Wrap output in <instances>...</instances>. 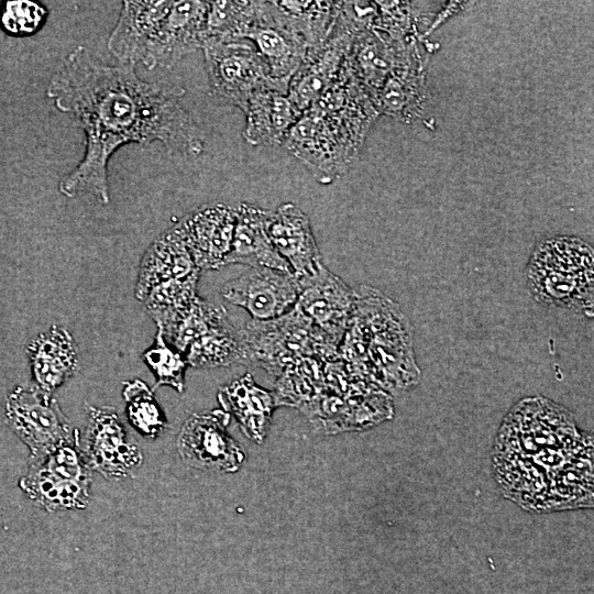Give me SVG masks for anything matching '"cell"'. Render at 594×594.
I'll return each instance as SVG.
<instances>
[{"instance_id":"obj_1","label":"cell","mask_w":594,"mask_h":594,"mask_svg":"<svg viewBox=\"0 0 594 594\" xmlns=\"http://www.w3.org/2000/svg\"><path fill=\"white\" fill-rule=\"evenodd\" d=\"M46 95L86 135L82 158L58 184L66 197L92 195L108 204L109 160L130 143L161 142L168 153L186 157L204 152V133L180 102L184 88L145 81L131 64L100 63L81 45L53 74Z\"/></svg>"},{"instance_id":"obj_2","label":"cell","mask_w":594,"mask_h":594,"mask_svg":"<svg viewBox=\"0 0 594 594\" xmlns=\"http://www.w3.org/2000/svg\"><path fill=\"white\" fill-rule=\"evenodd\" d=\"M493 463L504 494L527 510L592 506L593 439L569 410L547 398L527 397L509 410Z\"/></svg>"},{"instance_id":"obj_3","label":"cell","mask_w":594,"mask_h":594,"mask_svg":"<svg viewBox=\"0 0 594 594\" xmlns=\"http://www.w3.org/2000/svg\"><path fill=\"white\" fill-rule=\"evenodd\" d=\"M338 358L386 393L409 389L420 380L409 319L397 302L371 286L354 290Z\"/></svg>"},{"instance_id":"obj_4","label":"cell","mask_w":594,"mask_h":594,"mask_svg":"<svg viewBox=\"0 0 594 594\" xmlns=\"http://www.w3.org/2000/svg\"><path fill=\"white\" fill-rule=\"evenodd\" d=\"M209 1H123L107 47L121 63L169 69L206 40Z\"/></svg>"},{"instance_id":"obj_5","label":"cell","mask_w":594,"mask_h":594,"mask_svg":"<svg viewBox=\"0 0 594 594\" xmlns=\"http://www.w3.org/2000/svg\"><path fill=\"white\" fill-rule=\"evenodd\" d=\"M164 340L193 367L242 364L240 330L223 306L197 296L189 305L150 315Z\"/></svg>"},{"instance_id":"obj_6","label":"cell","mask_w":594,"mask_h":594,"mask_svg":"<svg viewBox=\"0 0 594 594\" xmlns=\"http://www.w3.org/2000/svg\"><path fill=\"white\" fill-rule=\"evenodd\" d=\"M593 249L583 240L557 237L536 245L527 266L535 299L548 306L592 315Z\"/></svg>"},{"instance_id":"obj_7","label":"cell","mask_w":594,"mask_h":594,"mask_svg":"<svg viewBox=\"0 0 594 594\" xmlns=\"http://www.w3.org/2000/svg\"><path fill=\"white\" fill-rule=\"evenodd\" d=\"M240 336L242 364L258 366L274 376L307 356L326 361L338 358L339 345L295 306L274 319H252L240 330Z\"/></svg>"},{"instance_id":"obj_8","label":"cell","mask_w":594,"mask_h":594,"mask_svg":"<svg viewBox=\"0 0 594 594\" xmlns=\"http://www.w3.org/2000/svg\"><path fill=\"white\" fill-rule=\"evenodd\" d=\"M90 469L77 433L52 452L30 458L19 485L33 503L48 512L82 509L90 499Z\"/></svg>"},{"instance_id":"obj_9","label":"cell","mask_w":594,"mask_h":594,"mask_svg":"<svg viewBox=\"0 0 594 594\" xmlns=\"http://www.w3.org/2000/svg\"><path fill=\"white\" fill-rule=\"evenodd\" d=\"M201 50L212 94L242 111L262 89L288 91L271 77L265 62L246 40L208 42Z\"/></svg>"},{"instance_id":"obj_10","label":"cell","mask_w":594,"mask_h":594,"mask_svg":"<svg viewBox=\"0 0 594 594\" xmlns=\"http://www.w3.org/2000/svg\"><path fill=\"white\" fill-rule=\"evenodd\" d=\"M356 143L358 138L337 120L309 108L289 130L283 146L326 184L345 170Z\"/></svg>"},{"instance_id":"obj_11","label":"cell","mask_w":594,"mask_h":594,"mask_svg":"<svg viewBox=\"0 0 594 594\" xmlns=\"http://www.w3.org/2000/svg\"><path fill=\"white\" fill-rule=\"evenodd\" d=\"M6 416L11 429L30 449V458L47 454L78 433L72 430L52 394L35 384L20 385L8 395Z\"/></svg>"},{"instance_id":"obj_12","label":"cell","mask_w":594,"mask_h":594,"mask_svg":"<svg viewBox=\"0 0 594 594\" xmlns=\"http://www.w3.org/2000/svg\"><path fill=\"white\" fill-rule=\"evenodd\" d=\"M230 418L231 415L222 409L193 414L177 438L183 460L197 469L227 473L238 471L245 453L227 431Z\"/></svg>"},{"instance_id":"obj_13","label":"cell","mask_w":594,"mask_h":594,"mask_svg":"<svg viewBox=\"0 0 594 594\" xmlns=\"http://www.w3.org/2000/svg\"><path fill=\"white\" fill-rule=\"evenodd\" d=\"M300 293L298 278L288 272L268 267H250L227 282L223 298L245 309L253 320H270L294 308Z\"/></svg>"},{"instance_id":"obj_14","label":"cell","mask_w":594,"mask_h":594,"mask_svg":"<svg viewBox=\"0 0 594 594\" xmlns=\"http://www.w3.org/2000/svg\"><path fill=\"white\" fill-rule=\"evenodd\" d=\"M242 40L253 44L271 77L288 90L289 81L305 59L308 48L287 26L275 1H256L254 21Z\"/></svg>"},{"instance_id":"obj_15","label":"cell","mask_w":594,"mask_h":594,"mask_svg":"<svg viewBox=\"0 0 594 594\" xmlns=\"http://www.w3.org/2000/svg\"><path fill=\"white\" fill-rule=\"evenodd\" d=\"M298 280L300 293L295 307L340 345L352 314L354 290L322 262L311 275Z\"/></svg>"},{"instance_id":"obj_16","label":"cell","mask_w":594,"mask_h":594,"mask_svg":"<svg viewBox=\"0 0 594 594\" xmlns=\"http://www.w3.org/2000/svg\"><path fill=\"white\" fill-rule=\"evenodd\" d=\"M86 437V459L106 477L128 476L142 463V452L129 440L113 407H88Z\"/></svg>"},{"instance_id":"obj_17","label":"cell","mask_w":594,"mask_h":594,"mask_svg":"<svg viewBox=\"0 0 594 594\" xmlns=\"http://www.w3.org/2000/svg\"><path fill=\"white\" fill-rule=\"evenodd\" d=\"M350 44V28L339 11L328 38L307 52L292 77L287 95L300 112L310 108L336 81Z\"/></svg>"},{"instance_id":"obj_18","label":"cell","mask_w":594,"mask_h":594,"mask_svg":"<svg viewBox=\"0 0 594 594\" xmlns=\"http://www.w3.org/2000/svg\"><path fill=\"white\" fill-rule=\"evenodd\" d=\"M177 223L194 263L200 271L224 266L234 234V207L220 202L208 204L187 213Z\"/></svg>"},{"instance_id":"obj_19","label":"cell","mask_w":594,"mask_h":594,"mask_svg":"<svg viewBox=\"0 0 594 594\" xmlns=\"http://www.w3.org/2000/svg\"><path fill=\"white\" fill-rule=\"evenodd\" d=\"M265 230L277 253L298 278L311 275L322 262L310 221L295 204L266 209Z\"/></svg>"},{"instance_id":"obj_20","label":"cell","mask_w":594,"mask_h":594,"mask_svg":"<svg viewBox=\"0 0 594 594\" xmlns=\"http://www.w3.org/2000/svg\"><path fill=\"white\" fill-rule=\"evenodd\" d=\"M200 272L176 223L162 232L145 251L139 267L135 297L143 301L153 287L185 279Z\"/></svg>"},{"instance_id":"obj_21","label":"cell","mask_w":594,"mask_h":594,"mask_svg":"<svg viewBox=\"0 0 594 594\" xmlns=\"http://www.w3.org/2000/svg\"><path fill=\"white\" fill-rule=\"evenodd\" d=\"M244 140L254 146H283L301 113L288 95L272 88L255 92L245 110Z\"/></svg>"},{"instance_id":"obj_22","label":"cell","mask_w":594,"mask_h":594,"mask_svg":"<svg viewBox=\"0 0 594 594\" xmlns=\"http://www.w3.org/2000/svg\"><path fill=\"white\" fill-rule=\"evenodd\" d=\"M234 209V234L230 252L224 260V266L242 264L249 267H268L293 273L267 237L265 230L266 209L248 202H241Z\"/></svg>"},{"instance_id":"obj_23","label":"cell","mask_w":594,"mask_h":594,"mask_svg":"<svg viewBox=\"0 0 594 594\" xmlns=\"http://www.w3.org/2000/svg\"><path fill=\"white\" fill-rule=\"evenodd\" d=\"M35 385L52 394L77 371L78 354L69 331L61 326L38 334L28 346Z\"/></svg>"},{"instance_id":"obj_24","label":"cell","mask_w":594,"mask_h":594,"mask_svg":"<svg viewBox=\"0 0 594 594\" xmlns=\"http://www.w3.org/2000/svg\"><path fill=\"white\" fill-rule=\"evenodd\" d=\"M222 410L232 414L242 432L262 443L267 435L273 410L277 406L274 393L258 386L250 373L244 374L218 392Z\"/></svg>"},{"instance_id":"obj_25","label":"cell","mask_w":594,"mask_h":594,"mask_svg":"<svg viewBox=\"0 0 594 594\" xmlns=\"http://www.w3.org/2000/svg\"><path fill=\"white\" fill-rule=\"evenodd\" d=\"M275 4L287 26L310 51L321 45L330 35L340 2L275 1Z\"/></svg>"},{"instance_id":"obj_26","label":"cell","mask_w":594,"mask_h":594,"mask_svg":"<svg viewBox=\"0 0 594 594\" xmlns=\"http://www.w3.org/2000/svg\"><path fill=\"white\" fill-rule=\"evenodd\" d=\"M255 12L256 1H209L204 45L242 40L254 21Z\"/></svg>"},{"instance_id":"obj_27","label":"cell","mask_w":594,"mask_h":594,"mask_svg":"<svg viewBox=\"0 0 594 594\" xmlns=\"http://www.w3.org/2000/svg\"><path fill=\"white\" fill-rule=\"evenodd\" d=\"M122 394L129 421L142 436L154 439L167 428L164 413L144 382H124Z\"/></svg>"},{"instance_id":"obj_28","label":"cell","mask_w":594,"mask_h":594,"mask_svg":"<svg viewBox=\"0 0 594 594\" xmlns=\"http://www.w3.org/2000/svg\"><path fill=\"white\" fill-rule=\"evenodd\" d=\"M143 361L156 378L155 387L167 385L183 393L185 388V358L170 348L160 331L155 336V343L143 353Z\"/></svg>"},{"instance_id":"obj_29","label":"cell","mask_w":594,"mask_h":594,"mask_svg":"<svg viewBox=\"0 0 594 594\" xmlns=\"http://www.w3.org/2000/svg\"><path fill=\"white\" fill-rule=\"evenodd\" d=\"M47 15L48 10L41 2L7 1L0 9V26L8 35L30 36L42 28Z\"/></svg>"}]
</instances>
